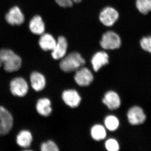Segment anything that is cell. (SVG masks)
Listing matches in <instances>:
<instances>
[{"mask_svg":"<svg viewBox=\"0 0 151 151\" xmlns=\"http://www.w3.org/2000/svg\"><path fill=\"white\" fill-rule=\"evenodd\" d=\"M32 136L27 130H23L19 133L17 137V143L21 147L27 148L31 145Z\"/></svg>","mask_w":151,"mask_h":151,"instance_id":"ac0fdd59","label":"cell"},{"mask_svg":"<svg viewBox=\"0 0 151 151\" xmlns=\"http://www.w3.org/2000/svg\"><path fill=\"white\" fill-rule=\"evenodd\" d=\"M136 7L143 14H147L151 11V0H137Z\"/></svg>","mask_w":151,"mask_h":151,"instance_id":"44dd1931","label":"cell"},{"mask_svg":"<svg viewBox=\"0 0 151 151\" xmlns=\"http://www.w3.org/2000/svg\"><path fill=\"white\" fill-rule=\"evenodd\" d=\"M10 89L12 94L16 96L23 97L27 94L28 91V85L24 78L16 77L11 81Z\"/></svg>","mask_w":151,"mask_h":151,"instance_id":"5b68a950","label":"cell"},{"mask_svg":"<svg viewBox=\"0 0 151 151\" xmlns=\"http://www.w3.org/2000/svg\"><path fill=\"white\" fill-rule=\"evenodd\" d=\"M85 60L77 52L69 53L62 58L60 63L61 70L66 73L76 71L85 64Z\"/></svg>","mask_w":151,"mask_h":151,"instance_id":"7a4b0ae2","label":"cell"},{"mask_svg":"<svg viewBox=\"0 0 151 151\" xmlns=\"http://www.w3.org/2000/svg\"><path fill=\"white\" fill-rule=\"evenodd\" d=\"M30 79L32 87L35 91L39 92L44 89L46 85V80L42 74L34 71L31 74Z\"/></svg>","mask_w":151,"mask_h":151,"instance_id":"5bb4252c","label":"cell"},{"mask_svg":"<svg viewBox=\"0 0 151 151\" xmlns=\"http://www.w3.org/2000/svg\"><path fill=\"white\" fill-rule=\"evenodd\" d=\"M119 17L118 12L111 7H106L100 12L99 18L100 22L107 27L112 26Z\"/></svg>","mask_w":151,"mask_h":151,"instance_id":"52a82bcc","label":"cell"},{"mask_svg":"<svg viewBox=\"0 0 151 151\" xmlns=\"http://www.w3.org/2000/svg\"><path fill=\"white\" fill-rule=\"evenodd\" d=\"M104 124L106 128L111 132L116 131L119 126V119L113 115L107 116L104 120Z\"/></svg>","mask_w":151,"mask_h":151,"instance_id":"ffe728a7","label":"cell"},{"mask_svg":"<svg viewBox=\"0 0 151 151\" xmlns=\"http://www.w3.org/2000/svg\"><path fill=\"white\" fill-rule=\"evenodd\" d=\"M100 45L105 50H114L119 48L122 45L119 36L113 31L107 32L102 36Z\"/></svg>","mask_w":151,"mask_h":151,"instance_id":"3957f363","label":"cell"},{"mask_svg":"<svg viewBox=\"0 0 151 151\" xmlns=\"http://www.w3.org/2000/svg\"><path fill=\"white\" fill-rule=\"evenodd\" d=\"M140 45L143 50L151 53V35L143 37L140 40Z\"/></svg>","mask_w":151,"mask_h":151,"instance_id":"cb8c5ba5","label":"cell"},{"mask_svg":"<svg viewBox=\"0 0 151 151\" xmlns=\"http://www.w3.org/2000/svg\"><path fill=\"white\" fill-rule=\"evenodd\" d=\"M73 2L76 3H79L81 2V0H72Z\"/></svg>","mask_w":151,"mask_h":151,"instance_id":"484cf974","label":"cell"},{"mask_svg":"<svg viewBox=\"0 0 151 151\" xmlns=\"http://www.w3.org/2000/svg\"><path fill=\"white\" fill-rule=\"evenodd\" d=\"M6 19L12 25H20L24 21V17L18 7L12 8L6 14Z\"/></svg>","mask_w":151,"mask_h":151,"instance_id":"30bf717a","label":"cell"},{"mask_svg":"<svg viewBox=\"0 0 151 151\" xmlns=\"http://www.w3.org/2000/svg\"><path fill=\"white\" fill-rule=\"evenodd\" d=\"M74 77L76 84L81 86H89L94 79L92 72L86 67H81L76 70Z\"/></svg>","mask_w":151,"mask_h":151,"instance_id":"ba28073f","label":"cell"},{"mask_svg":"<svg viewBox=\"0 0 151 151\" xmlns=\"http://www.w3.org/2000/svg\"><path fill=\"white\" fill-rule=\"evenodd\" d=\"M57 4L63 8L71 7L73 5L72 0H55Z\"/></svg>","mask_w":151,"mask_h":151,"instance_id":"d4e9b609","label":"cell"},{"mask_svg":"<svg viewBox=\"0 0 151 151\" xmlns=\"http://www.w3.org/2000/svg\"><path fill=\"white\" fill-rule=\"evenodd\" d=\"M62 97L63 102L70 108H76L81 102V96L75 89H68L63 91Z\"/></svg>","mask_w":151,"mask_h":151,"instance_id":"9c48e42d","label":"cell"},{"mask_svg":"<svg viewBox=\"0 0 151 151\" xmlns=\"http://www.w3.org/2000/svg\"><path fill=\"white\" fill-rule=\"evenodd\" d=\"M51 105V102L48 98H41L37 103V111L41 116L47 117L52 112Z\"/></svg>","mask_w":151,"mask_h":151,"instance_id":"e0dca14e","label":"cell"},{"mask_svg":"<svg viewBox=\"0 0 151 151\" xmlns=\"http://www.w3.org/2000/svg\"><path fill=\"white\" fill-rule=\"evenodd\" d=\"M91 135L93 139L100 141L104 139L107 136L105 127L100 124H96L92 127Z\"/></svg>","mask_w":151,"mask_h":151,"instance_id":"d6986e66","label":"cell"},{"mask_svg":"<svg viewBox=\"0 0 151 151\" xmlns=\"http://www.w3.org/2000/svg\"><path fill=\"white\" fill-rule=\"evenodd\" d=\"M30 30L33 34L42 35L44 33L45 26L41 17L36 15L31 20L29 23Z\"/></svg>","mask_w":151,"mask_h":151,"instance_id":"9a60e30c","label":"cell"},{"mask_svg":"<svg viewBox=\"0 0 151 151\" xmlns=\"http://www.w3.org/2000/svg\"><path fill=\"white\" fill-rule=\"evenodd\" d=\"M105 147L107 150L109 151H118L120 149L119 143L114 139L107 140L105 142Z\"/></svg>","mask_w":151,"mask_h":151,"instance_id":"603a6c76","label":"cell"},{"mask_svg":"<svg viewBox=\"0 0 151 151\" xmlns=\"http://www.w3.org/2000/svg\"><path fill=\"white\" fill-rule=\"evenodd\" d=\"M127 118L130 124L138 126L145 123L147 116L142 108L138 106H134L129 109Z\"/></svg>","mask_w":151,"mask_h":151,"instance_id":"8992f818","label":"cell"},{"mask_svg":"<svg viewBox=\"0 0 151 151\" xmlns=\"http://www.w3.org/2000/svg\"><path fill=\"white\" fill-rule=\"evenodd\" d=\"M13 126L12 116L5 108L0 105V136L8 134Z\"/></svg>","mask_w":151,"mask_h":151,"instance_id":"277c9868","label":"cell"},{"mask_svg":"<svg viewBox=\"0 0 151 151\" xmlns=\"http://www.w3.org/2000/svg\"><path fill=\"white\" fill-rule=\"evenodd\" d=\"M91 63L93 70L97 72L103 66L109 63V56L105 52H98L92 57Z\"/></svg>","mask_w":151,"mask_h":151,"instance_id":"4fadbf2b","label":"cell"},{"mask_svg":"<svg viewBox=\"0 0 151 151\" xmlns=\"http://www.w3.org/2000/svg\"><path fill=\"white\" fill-rule=\"evenodd\" d=\"M57 41L52 35L48 33H43L39 41L40 46L44 51H52L56 44Z\"/></svg>","mask_w":151,"mask_h":151,"instance_id":"2e32d148","label":"cell"},{"mask_svg":"<svg viewBox=\"0 0 151 151\" xmlns=\"http://www.w3.org/2000/svg\"><path fill=\"white\" fill-rule=\"evenodd\" d=\"M102 101L111 110L118 109L121 105V100L119 94L113 91H109L106 92Z\"/></svg>","mask_w":151,"mask_h":151,"instance_id":"8fae6325","label":"cell"},{"mask_svg":"<svg viewBox=\"0 0 151 151\" xmlns=\"http://www.w3.org/2000/svg\"><path fill=\"white\" fill-rule=\"evenodd\" d=\"M22 64L21 58L12 50L8 49L0 50V68L4 66L6 72H15L20 68Z\"/></svg>","mask_w":151,"mask_h":151,"instance_id":"6da1fadb","label":"cell"},{"mask_svg":"<svg viewBox=\"0 0 151 151\" xmlns=\"http://www.w3.org/2000/svg\"><path fill=\"white\" fill-rule=\"evenodd\" d=\"M67 48L68 43L65 38L63 36L59 37L55 47L52 51V56L55 60L62 59L66 54Z\"/></svg>","mask_w":151,"mask_h":151,"instance_id":"7c38bea8","label":"cell"},{"mask_svg":"<svg viewBox=\"0 0 151 151\" xmlns=\"http://www.w3.org/2000/svg\"><path fill=\"white\" fill-rule=\"evenodd\" d=\"M41 150L42 151H58L59 149L54 142L49 140L42 144Z\"/></svg>","mask_w":151,"mask_h":151,"instance_id":"7402d4cb","label":"cell"}]
</instances>
